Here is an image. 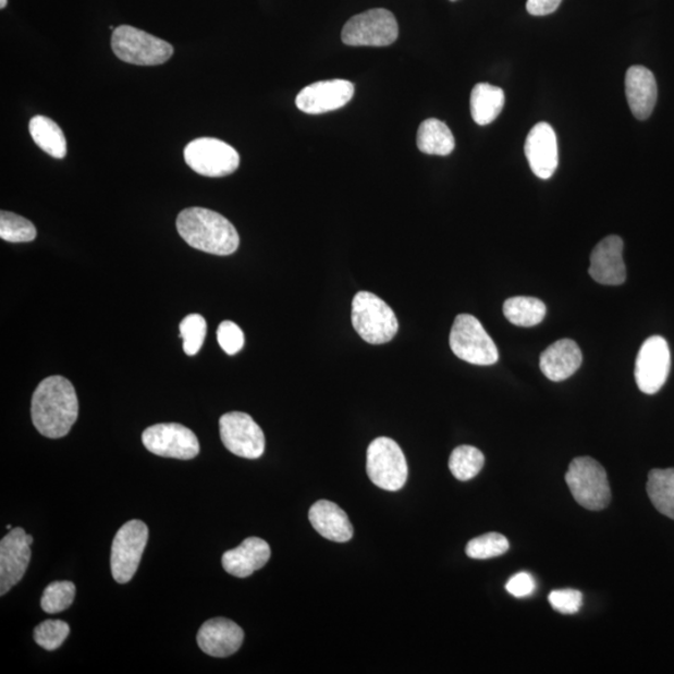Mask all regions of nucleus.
I'll return each mask as SVG.
<instances>
[{"label": "nucleus", "instance_id": "f257e3e1", "mask_svg": "<svg viewBox=\"0 0 674 674\" xmlns=\"http://www.w3.org/2000/svg\"><path fill=\"white\" fill-rule=\"evenodd\" d=\"M79 404L72 382L63 377L42 380L32 399V420L48 439L66 437L78 419Z\"/></svg>", "mask_w": 674, "mask_h": 674}, {"label": "nucleus", "instance_id": "f03ea898", "mask_svg": "<svg viewBox=\"0 0 674 674\" xmlns=\"http://www.w3.org/2000/svg\"><path fill=\"white\" fill-rule=\"evenodd\" d=\"M176 228L185 243L204 253L232 255L241 244L235 226L219 212L209 209L183 210L177 217Z\"/></svg>", "mask_w": 674, "mask_h": 674}, {"label": "nucleus", "instance_id": "7ed1b4c3", "mask_svg": "<svg viewBox=\"0 0 674 674\" xmlns=\"http://www.w3.org/2000/svg\"><path fill=\"white\" fill-rule=\"evenodd\" d=\"M352 320L357 334L372 345L389 343L399 331L394 310L379 296L369 292L355 295Z\"/></svg>", "mask_w": 674, "mask_h": 674}, {"label": "nucleus", "instance_id": "20e7f679", "mask_svg": "<svg viewBox=\"0 0 674 674\" xmlns=\"http://www.w3.org/2000/svg\"><path fill=\"white\" fill-rule=\"evenodd\" d=\"M566 483L576 502L583 507L600 511L609 506V477L603 466L592 457L575 458L568 467Z\"/></svg>", "mask_w": 674, "mask_h": 674}, {"label": "nucleus", "instance_id": "39448f33", "mask_svg": "<svg viewBox=\"0 0 674 674\" xmlns=\"http://www.w3.org/2000/svg\"><path fill=\"white\" fill-rule=\"evenodd\" d=\"M450 346L452 353L468 364L490 366L499 361L497 344L473 315L461 314L455 319Z\"/></svg>", "mask_w": 674, "mask_h": 674}, {"label": "nucleus", "instance_id": "423d86ee", "mask_svg": "<svg viewBox=\"0 0 674 674\" xmlns=\"http://www.w3.org/2000/svg\"><path fill=\"white\" fill-rule=\"evenodd\" d=\"M112 48L121 61L135 65H160L174 53L173 46L168 41L131 25H121L114 30Z\"/></svg>", "mask_w": 674, "mask_h": 674}, {"label": "nucleus", "instance_id": "0eeeda50", "mask_svg": "<svg viewBox=\"0 0 674 674\" xmlns=\"http://www.w3.org/2000/svg\"><path fill=\"white\" fill-rule=\"evenodd\" d=\"M366 471L372 483L387 491L404 488L408 468L403 450L394 440L379 438L370 443Z\"/></svg>", "mask_w": 674, "mask_h": 674}, {"label": "nucleus", "instance_id": "6e6552de", "mask_svg": "<svg viewBox=\"0 0 674 674\" xmlns=\"http://www.w3.org/2000/svg\"><path fill=\"white\" fill-rule=\"evenodd\" d=\"M397 37L395 15L382 8L353 16L341 33L344 45L350 47H389Z\"/></svg>", "mask_w": 674, "mask_h": 674}, {"label": "nucleus", "instance_id": "1a4fd4ad", "mask_svg": "<svg viewBox=\"0 0 674 674\" xmlns=\"http://www.w3.org/2000/svg\"><path fill=\"white\" fill-rule=\"evenodd\" d=\"M184 159L195 173L209 177L233 174L241 164V157L232 145L216 138H200L187 144Z\"/></svg>", "mask_w": 674, "mask_h": 674}, {"label": "nucleus", "instance_id": "9d476101", "mask_svg": "<svg viewBox=\"0 0 674 674\" xmlns=\"http://www.w3.org/2000/svg\"><path fill=\"white\" fill-rule=\"evenodd\" d=\"M148 537V526L139 519L126 523L115 535L110 566L118 584L132 581L147 548Z\"/></svg>", "mask_w": 674, "mask_h": 674}, {"label": "nucleus", "instance_id": "9b49d317", "mask_svg": "<svg viewBox=\"0 0 674 674\" xmlns=\"http://www.w3.org/2000/svg\"><path fill=\"white\" fill-rule=\"evenodd\" d=\"M220 437L232 454L255 459L266 451V434L260 426L245 413H229L220 417Z\"/></svg>", "mask_w": 674, "mask_h": 674}, {"label": "nucleus", "instance_id": "f8f14e48", "mask_svg": "<svg viewBox=\"0 0 674 674\" xmlns=\"http://www.w3.org/2000/svg\"><path fill=\"white\" fill-rule=\"evenodd\" d=\"M142 439L145 449L161 457L192 459L200 452L198 438L181 424L150 426L143 432Z\"/></svg>", "mask_w": 674, "mask_h": 674}, {"label": "nucleus", "instance_id": "ddd939ff", "mask_svg": "<svg viewBox=\"0 0 674 674\" xmlns=\"http://www.w3.org/2000/svg\"><path fill=\"white\" fill-rule=\"evenodd\" d=\"M671 371V350L662 336L648 338L636 360L635 378L639 390L647 395L659 392Z\"/></svg>", "mask_w": 674, "mask_h": 674}, {"label": "nucleus", "instance_id": "4468645a", "mask_svg": "<svg viewBox=\"0 0 674 674\" xmlns=\"http://www.w3.org/2000/svg\"><path fill=\"white\" fill-rule=\"evenodd\" d=\"M30 556L28 534L21 527L12 528L0 542V595L10 592L21 581L28 568Z\"/></svg>", "mask_w": 674, "mask_h": 674}, {"label": "nucleus", "instance_id": "2eb2a0df", "mask_svg": "<svg viewBox=\"0 0 674 674\" xmlns=\"http://www.w3.org/2000/svg\"><path fill=\"white\" fill-rule=\"evenodd\" d=\"M353 83L343 79L318 82L304 88L296 97V107L306 114L334 112L353 99Z\"/></svg>", "mask_w": 674, "mask_h": 674}, {"label": "nucleus", "instance_id": "dca6fc26", "mask_svg": "<svg viewBox=\"0 0 674 674\" xmlns=\"http://www.w3.org/2000/svg\"><path fill=\"white\" fill-rule=\"evenodd\" d=\"M528 164L537 177L550 179L559 167L557 136L548 123L536 124L525 143Z\"/></svg>", "mask_w": 674, "mask_h": 674}, {"label": "nucleus", "instance_id": "f3484780", "mask_svg": "<svg viewBox=\"0 0 674 674\" xmlns=\"http://www.w3.org/2000/svg\"><path fill=\"white\" fill-rule=\"evenodd\" d=\"M590 275L597 283L616 286L624 284L627 271L624 261V242L617 235L604 237L591 254Z\"/></svg>", "mask_w": 674, "mask_h": 674}, {"label": "nucleus", "instance_id": "a211bd4d", "mask_svg": "<svg viewBox=\"0 0 674 674\" xmlns=\"http://www.w3.org/2000/svg\"><path fill=\"white\" fill-rule=\"evenodd\" d=\"M244 641V630L228 618H212L200 627L198 645L204 653L218 659L238 651Z\"/></svg>", "mask_w": 674, "mask_h": 674}, {"label": "nucleus", "instance_id": "6ab92c4d", "mask_svg": "<svg viewBox=\"0 0 674 674\" xmlns=\"http://www.w3.org/2000/svg\"><path fill=\"white\" fill-rule=\"evenodd\" d=\"M626 97L638 121L650 118L659 97L653 73L642 65L630 66L626 74Z\"/></svg>", "mask_w": 674, "mask_h": 674}, {"label": "nucleus", "instance_id": "aec40b11", "mask_svg": "<svg viewBox=\"0 0 674 674\" xmlns=\"http://www.w3.org/2000/svg\"><path fill=\"white\" fill-rule=\"evenodd\" d=\"M581 364V348L569 339L556 341L546 348L540 357V368L544 377L554 382L573 377Z\"/></svg>", "mask_w": 674, "mask_h": 674}, {"label": "nucleus", "instance_id": "412c9836", "mask_svg": "<svg viewBox=\"0 0 674 674\" xmlns=\"http://www.w3.org/2000/svg\"><path fill=\"white\" fill-rule=\"evenodd\" d=\"M271 556L270 546L259 537H249L238 548L224 553L223 567L238 578L252 576L267 565Z\"/></svg>", "mask_w": 674, "mask_h": 674}, {"label": "nucleus", "instance_id": "4be33fe9", "mask_svg": "<svg viewBox=\"0 0 674 674\" xmlns=\"http://www.w3.org/2000/svg\"><path fill=\"white\" fill-rule=\"evenodd\" d=\"M309 519L315 530L327 540L343 543L353 539L354 527L345 511L334 502L321 500L314 503Z\"/></svg>", "mask_w": 674, "mask_h": 674}, {"label": "nucleus", "instance_id": "5701e85b", "mask_svg": "<svg viewBox=\"0 0 674 674\" xmlns=\"http://www.w3.org/2000/svg\"><path fill=\"white\" fill-rule=\"evenodd\" d=\"M471 115L479 125H489L497 121L505 106V93L488 83L476 84L471 93Z\"/></svg>", "mask_w": 674, "mask_h": 674}, {"label": "nucleus", "instance_id": "b1692460", "mask_svg": "<svg viewBox=\"0 0 674 674\" xmlns=\"http://www.w3.org/2000/svg\"><path fill=\"white\" fill-rule=\"evenodd\" d=\"M454 134L450 127L439 119H428L422 122L417 132V147L429 156H450L455 149Z\"/></svg>", "mask_w": 674, "mask_h": 674}, {"label": "nucleus", "instance_id": "393cba45", "mask_svg": "<svg viewBox=\"0 0 674 674\" xmlns=\"http://www.w3.org/2000/svg\"><path fill=\"white\" fill-rule=\"evenodd\" d=\"M29 133L38 147L56 159L66 156V139L59 125L45 115H36L29 123Z\"/></svg>", "mask_w": 674, "mask_h": 674}, {"label": "nucleus", "instance_id": "a878e982", "mask_svg": "<svg viewBox=\"0 0 674 674\" xmlns=\"http://www.w3.org/2000/svg\"><path fill=\"white\" fill-rule=\"evenodd\" d=\"M546 305L539 298L530 296L511 297L503 304V314L516 327L532 328L539 326L546 317Z\"/></svg>", "mask_w": 674, "mask_h": 674}, {"label": "nucleus", "instance_id": "bb28decb", "mask_svg": "<svg viewBox=\"0 0 674 674\" xmlns=\"http://www.w3.org/2000/svg\"><path fill=\"white\" fill-rule=\"evenodd\" d=\"M647 493L657 511L674 519V468H654L648 475Z\"/></svg>", "mask_w": 674, "mask_h": 674}, {"label": "nucleus", "instance_id": "cd10ccee", "mask_svg": "<svg viewBox=\"0 0 674 674\" xmlns=\"http://www.w3.org/2000/svg\"><path fill=\"white\" fill-rule=\"evenodd\" d=\"M485 465V456L474 446H458L450 456L449 467L452 475L459 481L473 480Z\"/></svg>", "mask_w": 674, "mask_h": 674}, {"label": "nucleus", "instance_id": "c85d7f7f", "mask_svg": "<svg viewBox=\"0 0 674 674\" xmlns=\"http://www.w3.org/2000/svg\"><path fill=\"white\" fill-rule=\"evenodd\" d=\"M0 237L10 243H29L37 237V229L32 221L14 215L0 212Z\"/></svg>", "mask_w": 674, "mask_h": 674}, {"label": "nucleus", "instance_id": "c756f323", "mask_svg": "<svg viewBox=\"0 0 674 674\" xmlns=\"http://www.w3.org/2000/svg\"><path fill=\"white\" fill-rule=\"evenodd\" d=\"M510 549L505 536L497 532L486 534L471 540L466 546V554L474 560H489L502 556Z\"/></svg>", "mask_w": 674, "mask_h": 674}, {"label": "nucleus", "instance_id": "7c9ffc66", "mask_svg": "<svg viewBox=\"0 0 674 674\" xmlns=\"http://www.w3.org/2000/svg\"><path fill=\"white\" fill-rule=\"evenodd\" d=\"M75 585L70 581L50 584L41 597L42 611L54 614L70 609L75 599Z\"/></svg>", "mask_w": 674, "mask_h": 674}, {"label": "nucleus", "instance_id": "2f4dec72", "mask_svg": "<svg viewBox=\"0 0 674 674\" xmlns=\"http://www.w3.org/2000/svg\"><path fill=\"white\" fill-rule=\"evenodd\" d=\"M184 353L194 356L200 352L207 336V321L199 314L187 315L181 322Z\"/></svg>", "mask_w": 674, "mask_h": 674}, {"label": "nucleus", "instance_id": "473e14b6", "mask_svg": "<svg viewBox=\"0 0 674 674\" xmlns=\"http://www.w3.org/2000/svg\"><path fill=\"white\" fill-rule=\"evenodd\" d=\"M70 633V625L65 624L64 621L48 620L41 622V624L34 629V639H36V642L45 648V650L56 651L57 648L64 644Z\"/></svg>", "mask_w": 674, "mask_h": 674}, {"label": "nucleus", "instance_id": "72a5a7b5", "mask_svg": "<svg viewBox=\"0 0 674 674\" xmlns=\"http://www.w3.org/2000/svg\"><path fill=\"white\" fill-rule=\"evenodd\" d=\"M218 343L224 352L230 355H236L242 352L245 344L244 332L233 321L221 322L218 328Z\"/></svg>", "mask_w": 674, "mask_h": 674}, {"label": "nucleus", "instance_id": "f704fd0d", "mask_svg": "<svg viewBox=\"0 0 674 674\" xmlns=\"http://www.w3.org/2000/svg\"><path fill=\"white\" fill-rule=\"evenodd\" d=\"M549 601L554 611L563 614H575L583 608L584 597L577 590L552 591Z\"/></svg>", "mask_w": 674, "mask_h": 674}, {"label": "nucleus", "instance_id": "c9c22d12", "mask_svg": "<svg viewBox=\"0 0 674 674\" xmlns=\"http://www.w3.org/2000/svg\"><path fill=\"white\" fill-rule=\"evenodd\" d=\"M506 590L516 599H524V597L531 596L535 592L536 583L530 574L519 573L508 579Z\"/></svg>", "mask_w": 674, "mask_h": 674}, {"label": "nucleus", "instance_id": "e433bc0d", "mask_svg": "<svg viewBox=\"0 0 674 674\" xmlns=\"http://www.w3.org/2000/svg\"><path fill=\"white\" fill-rule=\"evenodd\" d=\"M562 0H527L526 10L535 16L549 15L559 10Z\"/></svg>", "mask_w": 674, "mask_h": 674}, {"label": "nucleus", "instance_id": "4c0bfd02", "mask_svg": "<svg viewBox=\"0 0 674 674\" xmlns=\"http://www.w3.org/2000/svg\"><path fill=\"white\" fill-rule=\"evenodd\" d=\"M7 4H8V0H0V8H2V10H4Z\"/></svg>", "mask_w": 674, "mask_h": 674}, {"label": "nucleus", "instance_id": "58836bf2", "mask_svg": "<svg viewBox=\"0 0 674 674\" xmlns=\"http://www.w3.org/2000/svg\"><path fill=\"white\" fill-rule=\"evenodd\" d=\"M451 2H456V0H451Z\"/></svg>", "mask_w": 674, "mask_h": 674}]
</instances>
